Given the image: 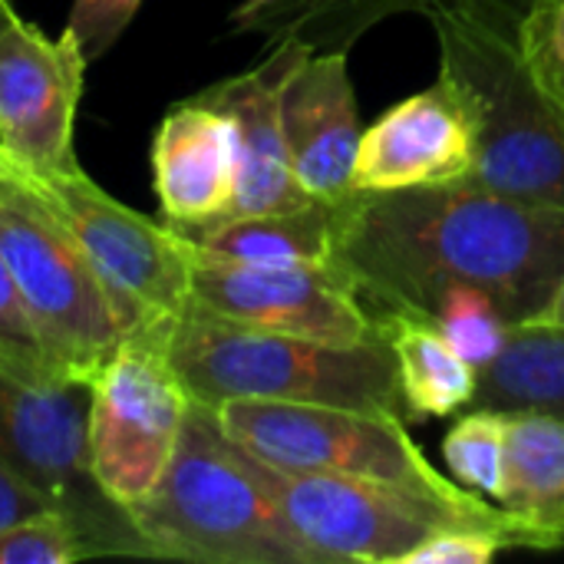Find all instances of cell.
I'll return each mask as SVG.
<instances>
[{
    "mask_svg": "<svg viewBox=\"0 0 564 564\" xmlns=\"http://www.w3.org/2000/svg\"><path fill=\"white\" fill-rule=\"evenodd\" d=\"M334 264L373 314L433 321L456 294L532 321L564 274V205L496 192L469 175L357 192L337 212Z\"/></svg>",
    "mask_w": 564,
    "mask_h": 564,
    "instance_id": "6da1fadb",
    "label": "cell"
},
{
    "mask_svg": "<svg viewBox=\"0 0 564 564\" xmlns=\"http://www.w3.org/2000/svg\"><path fill=\"white\" fill-rule=\"evenodd\" d=\"M440 79L476 129L469 178L532 202L564 205V106L532 73L509 0H426Z\"/></svg>",
    "mask_w": 564,
    "mask_h": 564,
    "instance_id": "7a4b0ae2",
    "label": "cell"
},
{
    "mask_svg": "<svg viewBox=\"0 0 564 564\" xmlns=\"http://www.w3.org/2000/svg\"><path fill=\"white\" fill-rule=\"evenodd\" d=\"M215 416L241 449L271 466L393 486L430 499L463 516L466 522L506 539L512 552H558L552 539L529 529L502 506L463 489L453 476L440 473L433 459L416 446L400 413L317 403L228 400L215 406Z\"/></svg>",
    "mask_w": 564,
    "mask_h": 564,
    "instance_id": "3957f363",
    "label": "cell"
},
{
    "mask_svg": "<svg viewBox=\"0 0 564 564\" xmlns=\"http://www.w3.org/2000/svg\"><path fill=\"white\" fill-rule=\"evenodd\" d=\"M162 340L192 403L208 410L228 400H274L390 410L406 420L397 360L380 330L364 344H327L185 307L165 324Z\"/></svg>",
    "mask_w": 564,
    "mask_h": 564,
    "instance_id": "277c9868",
    "label": "cell"
},
{
    "mask_svg": "<svg viewBox=\"0 0 564 564\" xmlns=\"http://www.w3.org/2000/svg\"><path fill=\"white\" fill-rule=\"evenodd\" d=\"M129 516L149 558L321 564L281 516L248 453L221 430L215 410L202 403H192L162 482Z\"/></svg>",
    "mask_w": 564,
    "mask_h": 564,
    "instance_id": "5b68a950",
    "label": "cell"
},
{
    "mask_svg": "<svg viewBox=\"0 0 564 564\" xmlns=\"http://www.w3.org/2000/svg\"><path fill=\"white\" fill-rule=\"evenodd\" d=\"M0 463L73 519L93 558H149L132 516L93 476L89 380L30 383L0 367Z\"/></svg>",
    "mask_w": 564,
    "mask_h": 564,
    "instance_id": "8992f818",
    "label": "cell"
},
{
    "mask_svg": "<svg viewBox=\"0 0 564 564\" xmlns=\"http://www.w3.org/2000/svg\"><path fill=\"white\" fill-rule=\"evenodd\" d=\"M17 185L79 245L132 334L165 327L185 314L192 301V251L172 225L116 202L83 169L43 175L17 165Z\"/></svg>",
    "mask_w": 564,
    "mask_h": 564,
    "instance_id": "52a82bcc",
    "label": "cell"
},
{
    "mask_svg": "<svg viewBox=\"0 0 564 564\" xmlns=\"http://www.w3.org/2000/svg\"><path fill=\"white\" fill-rule=\"evenodd\" d=\"M162 330L129 334L89 380L93 476L126 512L162 482L192 410V397L165 354Z\"/></svg>",
    "mask_w": 564,
    "mask_h": 564,
    "instance_id": "ba28073f",
    "label": "cell"
},
{
    "mask_svg": "<svg viewBox=\"0 0 564 564\" xmlns=\"http://www.w3.org/2000/svg\"><path fill=\"white\" fill-rule=\"evenodd\" d=\"M0 254L43 344L73 377L93 380L132 334L129 321L79 245L20 185L0 205Z\"/></svg>",
    "mask_w": 564,
    "mask_h": 564,
    "instance_id": "9c48e42d",
    "label": "cell"
},
{
    "mask_svg": "<svg viewBox=\"0 0 564 564\" xmlns=\"http://www.w3.org/2000/svg\"><path fill=\"white\" fill-rule=\"evenodd\" d=\"M248 459L288 525L321 564H406L420 545L446 529H479L463 516L393 486L281 469L251 453Z\"/></svg>",
    "mask_w": 564,
    "mask_h": 564,
    "instance_id": "30bf717a",
    "label": "cell"
},
{
    "mask_svg": "<svg viewBox=\"0 0 564 564\" xmlns=\"http://www.w3.org/2000/svg\"><path fill=\"white\" fill-rule=\"evenodd\" d=\"M188 307L228 324L327 344L377 337L373 311L337 264H238L192 254Z\"/></svg>",
    "mask_w": 564,
    "mask_h": 564,
    "instance_id": "8fae6325",
    "label": "cell"
},
{
    "mask_svg": "<svg viewBox=\"0 0 564 564\" xmlns=\"http://www.w3.org/2000/svg\"><path fill=\"white\" fill-rule=\"evenodd\" d=\"M86 66L69 33L53 40L0 0V149L20 169H79L73 129Z\"/></svg>",
    "mask_w": 564,
    "mask_h": 564,
    "instance_id": "7c38bea8",
    "label": "cell"
},
{
    "mask_svg": "<svg viewBox=\"0 0 564 564\" xmlns=\"http://www.w3.org/2000/svg\"><path fill=\"white\" fill-rule=\"evenodd\" d=\"M304 50L307 46L301 43H274L268 46V56L258 66L195 93L198 99L225 112L235 126L238 182H235L231 208L218 221L245 218V215H268V212H291V208L317 202L304 192V185L297 182L291 169L284 126H281L284 79L294 69V63L304 56Z\"/></svg>",
    "mask_w": 564,
    "mask_h": 564,
    "instance_id": "4fadbf2b",
    "label": "cell"
},
{
    "mask_svg": "<svg viewBox=\"0 0 564 564\" xmlns=\"http://www.w3.org/2000/svg\"><path fill=\"white\" fill-rule=\"evenodd\" d=\"M350 50H304L284 79L281 126L291 169L317 202L344 205L357 195L354 159L364 135Z\"/></svg>",
    "mask_w": 564,
    "mask_h": 564,
    "instance_id": "5bb4252c",
    "label": "cell"
},
{
    "mask_svg": "<svg viewBox=\"0 0 564 564\" xmlns=\"http://www.w3.org/2000/svg\"><path fill=\"white\" fill-rule=\"evenodd\" d=\"M476 165V129L456 89L436 76L433 86L387 109L364 129L354 159L357 192H397L469 175Z\"/></svg>",
    "mask_w": 564,
    "mask_h": 564,
    "instance_id": "9a60e30c",
    "label": "cell"
},
{
    "mask_svg": "<svg viewBox=\"0 0 564 564\" xmlns=\"http://www.w3.org/2000/svg\"><path fill=\"white\" fill-rule=\"evenodd\" d=\"M152 182L172 228L225 218L238 182L231 119L198 96L175 102L152 139Z\"/></svg>",
    "mask_w": 564,
    "mask_h": 564,
    "instance_id": "2e32d148",
    "label": "cell"
},
{
    "mask_svg": "<svg viewBox=\"0 0 564 564\" xmlns=\"http://www.w3.org/2000/svg\"><path fill=\"white\" fill-rule=\"evenodd\" d=\"M340 205L311 202L291 212L245 215L205 228H175L192 254L238 264H334ZM169 225V221H165Z\"/></svg>",
    "mask_w": 564,
    "mask_h": 564,
    "instance_id": "e0dca14e",
    "label": "cell"
},
{
    "mask_svg": "<svg viewBox=\"0 0 564 564\" xmlns=\"http://www.w3.org/2000/svg\"><path fill=\"white\" fill-rule=\"evenodd\" d=\"M377 330L393 350L406 420L453 416L476 397V367L426 317L380 311Z\"/></svg>",
    "mask_w": 564,
    "mask_h": 564,
    "instance_id": "ac0fdd59",
    "label": "cell"
},
{
    "mask_svg": "<svg viewBox=\"0 0 564 564\" xmlns=\"http://www.w3.org/2000/svg\"><path fill=\"white\" fill-rule=\"evenodd\" d=\"M426 0H241L228 30L258 36L268 46L301 43L307 50H354L373 26L423 13Z\"/></svg>",
    "mask_w": 564,
    "mask_h": 564,
    "instance_id": "d6986e66",
    "label": "cell"
},
{
    "mask_svg": "<svg viewBox=\"0 0 564 564\" xmlns=\"http://www.w3.org/2000/svg\"><path fill=\"white\" fill-rule=\"evenodd\" d=\"M499 506L564 549V420L509 413Z\"/></svg>",
    "mask_w": 564,
    "mask_h": 564,
    "instance_id": "ffe728a7",
    "label": "cell"
},
{
    "mask_svg": "<svg viewBox=\"0 0 564 564\" xmlns=\"http://www.w3.org/2000/svg\"><path fill=\"white\" fill-rule=\"evenodd\" d=\"M469 406L552 413L564 420V327L512 324L499 354L476 370V397Z\"/></svg>",
    "mask_w": 564,
    "mask_h": 564,
    "instance_id": "44dd1931",
    "label": "cell"
},
{
    "mask_svg": "<svg viewBox=\"0 0 564 564\" xmlns=\"http://www.w3.org/2000/svg\"><path fill=\"white\" fill-rule=\"evenodd\" d=\"M506 430H509V413L473 406V413L459 416L443 440V459L449 476L463 489L496 506L502 496Z\"/></svg>",
    "mask_w": 564,
    "mask_h": 564,
    "instance_id": "7402d4cb",
    "label": "cell"
},
{
    "mask_svg": "<svg viewBox=\"0 0 564 564\" xmlns=\"http://www.w3.org/2000/svg\"><path fill=\"white\" fill-rule=\"evenodd\" d=\"M0 367L30 383H63L76 380L43 344L17 281L0 254Z\"/></svg>",
    "mask_w": 564,
    "mask_h": 564,
    "instance_id": "603a6c76",
    "label": "cell"
},
{
    "mask_svg": "<svg viewBox=\"0 0 564 564\" xmlns=\"http://www.w3.org/2000/svg\"><path fill=\"white\" fill-rule=\"evenodd\" d=\"M93 558L79 529L59 509L0 525V564H73Z\"/></svg>",
    "mask_w": 564,
    "mask_h": 564,
    "instance_id": "cb8c5ba5",
    "label": "cell"
},
{
    "mask_svg": "<svg viewBox=\"0 0 564 564\" xmlns=\"http://www.w3.org/2000/svg\"><path fill=\"white\" fill-rule=\"evenodd\" d=\"M519 43L539 83L564 106V0H529L519 10Z\"/></svg>",
    "mask_w": 564,
    "mask_h": 564,
    "instance_id": "d4e9b609",
    "label": "cell"
},
{
    "mask_svg": "<svg viewBox=\"0 0 564 564\" xmlns=\"http://www.w3.org/2000/svg\"><path fill=\"white\" fill-rule=\"evenodd\" d=\"M139 7L142 0H73L63 33L76 40L86 63H96L102 53L112 50V43L139 13Z\"/></svg>",
    "mask_w": 564,
    "mask_h": 564,
    "instance_id": "484cf974",
    "label": "cell"
},
{
    "mask_svg": "<svg viewBox=\"0 0 564 564\" xmlns=\"http://www.w3.org/2000/svg\"><path fill=\"white\" fill-rule=\"evenodd\" d=\"M502 552H512V545L492 532L479 529H446L426 545H420L406 564H489Z\"/></svg>",
    "mask_w": 564,
    "mask_h": 564,
    "instance_id": "4316f807",
    "label": "cell"
},
{
    "mask_svg": "<svg viewBox=\"0 0 564 564\" xmlns=\"http://www.w3.org/2000/svg\"><path fill=\"white\" fill-rule=\"evenodd\" d=\"M53 509L40 492H33L26 482H20L3 463H0V525H10L17 519H26L33 512Z\"/></svg>",
    "mask_w": 564,
    "mask_h": 564,
    "instance_id": "83f0119b",
    "label": "cell"
},
{
    "mask_svg": "<svg viewBox=\"0 0 564 564\" xmlns=\"http://www.w3.org/2000/svg\"><path fill=\"white\" fill-rule=\"evenodd\" d=\"M532 324H549V327H564V274L558 281V288L552 291L549 304L532 317Z\"/></svg>",
    "mask_w": 564,
    "mask_h": 564,
    "instance_id": "f1b7e54d",
    "label": "cell"
},
{
    "mask_svg": "<svg viewBox=\"0 0 564 564\" xmlns=\"http://www.w3.org/2000/svg\"><path fill=\"white\" fill-rule=\"evenodd\" d=\"M17 192V169H13V159L0 149V205L10 202Z\"/></svg>",
    "mask_w": 564,
    "mask_h": 564,
    "instance_id": "f546056e",
    "label": "cell"
}]
</instances>
